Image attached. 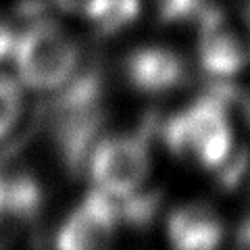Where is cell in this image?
Returning <instances> with one entry per match:
<instances>
[{"label":"cell","mask_w":250,"mask_h":250,"mask_svg":"<svg viewBox=\"0 0 250 250\" xmlns=\"http://www.w3.org/2000/svg\"><path fill=\"white\" fill-rule=\"evenodd\" d=\"M15 48V36L13 31L0 21V61H4L9 54H13Z\"/></svg>","instance_id":"13"},{"label":"cell","mask_w":250,"mask_h":250,"mask_svg":"<svg viewBox=\"0 0 250 250\" xmlns=\"http://www.w3.org/2000/svg\"><path fill=\"white\" fill-rule=\"evenodd\" d=\"M19 80L34 90L62 88L77 69V46L52 21L34 23L13 48Z\"/></svg>","instance_id":"2"},{"label":"cell","mask_w":250,"mask_h":250,"mask_svg":"<svg viewBox=\"0 0 250 250\" xmlns=\"http://www.w3.org/2000/svg\"><path fill=\"white\" fill-rule=\"evenodd\" d=\"M198 61L207 73L228 77L250 62V4L207 6L200 15Z\"/></svg>","instance_id":"3"},{"label":"cell","mask_w":250,"mask_h":250,"mask_svg":"<svg viewBox=\"0 0 250 250\" xmlns=\"http://www.w3.org/2000/svg\"><path fill=\"white\" fill-rule=\"evenodd\" d=\"M23 98L15 80L0 75V138L6 136L15 127L21 115Z\"/></svg>","instance_id":"10"},{"label":"cell","mask_w":250,"mask_h":250,"mask_svg":"<svg viewBox=\"0 0 250 250\" xmlns=\"http://www.w3.org/2000/svg\"><path fill=\"white\" fill-rule=\"evenodd\" d=\"M207 6L208 4H205V0H159V19L171 23L200 17Z\"/></svg>","instance_id":"11"},{"label":"cell","mask_w":250,"mask_h":250,"mask_svg":"<svg viewBox=\"0 0 250 250\" xmlns=\"http://www.w3.org/2000/svg\"><path fill=\"white\" fill-rule=\"evenodd\" d=\"M184 61L167 48H140L125 61L129 83L142 92H165L182 83Z\"/></svg>","instance_id":"6"},{"label":"cell","mask_w":250,"mask_h":250,"mask_svg":"<svg viewBox=\"0 0 250 250\" xmlns=\"http://www.w3.org/2000/svg\"><path fill=\"white\" fill-rule=\"evenodd\" d=\"M42 205V194L38 184L29 175L6 177L4 202L0 210V221L29 223L38 215Z\"/></svg>","instance_id":"8"},{"label":"cell","mask_w":250,"mask_h":250,"mask_svg":"<svg viewBox=\"0 0 250 250\" xmlns=\"http://www.w3.org/2000/svg\"><path fill=\"white\" fill-rule=\"evenodd\" d=\"M167 233L173 246L184 250L215 248L223 238V225L213 208L190 205L169 217Z\"/></svg>","instance_id":"7"},{"label":"cell","mask_w":250,"mask_h":250,"mask_svg":"<svg viewBox=\"0 0 250 250\" xmlns=\"http://www.w3.org/2000/svg\"><path fill=\"white\" fill-rule=\"evenodd\" d=\"M4 186H6V177L0 173V210H2V202H4Z\"/></svg>","instance_id":"15"},{"label":"cell","mask_w":250,"mask_h":250,"mask_svg":"<svg viewBox=\"0 0 250 250\" xmlns=\"http://www.w3.org/2000/svg\"><path fill=\"white\" fill-rule=\"evenodd\" d=\"M117 221L119 210L115 207V200L96 188L69 215L57 236V244L65 250L106 246L115 236Z\"/></svg>","instance_id":"5"},{"label":"cell","mask_w":250,"mask_h":250,"mask_svg":"<svg viewBox=\"0 0 250 250\" xmlns=\"http://www.w3.org/2000/svg\"><path fill=\"white\" fill-rule=\"evenodd\" d=\"M231 96L233 92L228 85H219L213 94L171 117L163 131L169 150L207 169L221 167L233 144L228 117V98Z\"/></svg>","instance_id":"1"},{"label":"cell","mask_w":250,"mask_h":250,"mask_svg":"<svg viewBox=\"0 0 250 250\" xmlns=\"http://www.w3.org/2000/svg\"><path fill=\"white\" fill-rule=\"evenodd\" d=\"M244 111H246V119H248V123H250V96L244 100Z\"/></svg>","instance_id":"16"},{"label":"cell","mask_w":250,"mask_h":250,"mask_svg":"<svg viewBox=\"0 0 250 250\" xmlns=\"http://www.w3.org/2000/svg\"><path fill=\"white\" fill-rule=\"evenodd\" d=\"M238 242L242 246H250V215L240 223L238 229Z\"/></svg>","instance_id":"14"},{"label":"cell","mask_w":250,"mask_h":250,"mask_svg":"<svg viewBox=\"0 0 250 250\" xmlns=\"http://www.w3.org/2000/svg\"><path fill=\"white\" fill-rule=\"evenodd\" d=\"M150 173V152L144 136H117L98 142L90 156V175L111 198L140 190Z\"/></svg>","instance_id":"4"},{"label":"cell","mask_w":250,"mask_h":250,"mask_svg":"<svg viewBox=\"0 0 250 250\" xmlns=\"http://www.w3.org/2000/svg\"><path fill=\"white\" fill-rule=\"evenodd\" d=\"M98 0H54V4L59 6L61 11L65 13H73V15H83L88 19V15L92 13V9L96 6Z\"/></svg>","instance_id":"12"},{"label":"cell","mask_w":250,"mask_h":250,"mask_svg":"<svg viewBox=\"0 0 250 250\" xmlns=\"http://www.w3.org/2000/svg\"><path fill=\"white\" fill-rule=\"evenodd\" d=\"M140 15V0H98L88 15L100 34H115L127 27Z\"/></svg>","instance_id":"9"}]
</instances>
